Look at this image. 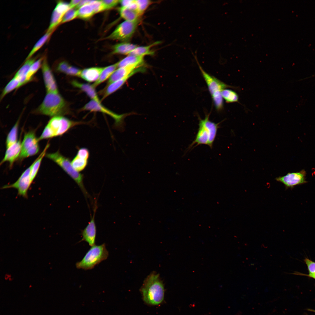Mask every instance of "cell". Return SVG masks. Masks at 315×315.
Masks as SVG:
<instances>
[{"label": "cell", "mask_w": 315, "mask_h": 315, "mask_svg": "<svg viewBox=\"0 0 315 315\" xmlns=\"http://www.w3.org/2000/svg\"><path fill=\"white\" fill-rule=\"evenodd\" d=\"M88 163V160L80 158L76 155L71 162L73 167L79 172L83 170L85 168Z\"/></svg>", "instance_id": "cell-34"}, {"label": "cell", "mask_w": 315, "mask_h": 315, "mask_svg": "<svg viewBox=\"0 0 315 315\" xmlns=\"http://www.w3.org/2000/svg\"><path fill=\"white\" fill-rule=\"evenodd\" d=\"M144 301L151 305L161 303L164 299L163 284L158 274L153 272L145 280L141 289Z\"/></svg>", "instance_id": "cell-1"}, {"label": "cell", "mask_w": 315, "mask_h": 315, "mask_svg": "<svg viewBox=\"0 0 315 315\" xmlns=\"http://www.w3.org/2000/svg\"><path fill=\"white\" fill-rule=\"evenodd\" d=\"M222 98L227 103H232L239 102V96L237 93L233 90L226 88L221 92Z\"/></svg>", "instance_id": "cell-31"}, {"label": "cell", "mask_w": 315, "mask_h": 315, "mask_svg": "<svg viewBox=\"0 0 315 315\" xmlns=\"http://www.w3.org/2000/svg\"><path fill=\"white\" fill-rule=\"evenodd\" d=\"M121 17L125 21H134L140 19L141 16L137 11L121 7L119 9Z\"/></svg>", "instance_id": "cell-24"}, {"label": "cell", "mask_w": 315, "mask_h": 315, "mask_svg": "<svg viewBox=\"0 0 315 315\" xmlns=\"http://www.w3.org/2000/svg\"><path fill=\"white\" fill-rule=\"evenodd\" d=\"M71 84L74 86L78 88L84 92L93 100L101 103V101L99 100L96 92L94 88L92 85L81 83L75 80L71 82Z\"/></svg>", "instance_id": "cell-21"}, {"label": "cell", "mask_w": 315, "mask_h": 315, "mask_svg": "<svg viewBox=\"0 0 315 315\" xmlns=\"http://www.w3.org/2000/svg\"><path fill=\"white\" fill-rule=\"evenodd\" d=\"M70 9L69 4L62 1H58L52 12L47 31H54L58 24L61 23L64 15Z\"/></svg>", "instance_id": "cell-13"}, {"label": "cell", "mask_w": 315, "mask_h": 315, "mask_svg": "<svg viewBox=\"0 0 315 315\" xmlns=\"http://www.w3.org/2000/svg\"><path fill=\"white\" fill-rule=\"evenodd\" d=\"M46 156L59 166L76 183L86 198L90 197L83 183V175L76 171L73 167L71 162L58 151L47 153Z\"/></svg>", "instance_id": "cell-5"}, {"label": "cell", "mask_w": 315, "mask_h": 315, "mask_svg": "<svg viewBox=\"0 0 315 315\" xmlns=\"http://www.w3.org/2000/svg\"><path fill=\"white\" fill-rule=\"evenodd\" d=\"M118 67L117 63L104 68L98 79L92 84L94 88L106 80L110 77Z\"/></svg>", "instance_id": "cell-25"}, {"label": "cell", "mask_w": 315, "mask_h": 315, "mask_svg": "<svg viewBox=\"0 0 315 315\" xmlns=\"http://www.w3.org/2000/svg\"><path fill=\"white\" fill-rule=\"evenodd\" d=\"M137 46L128 42H123L115 45L113 47V54L129 55Z\"/></svg>", "instance_id": "cell-22"}, {"label": "cell", "mask_w": 315, "mask_h": 315, "mask_svg": "<svg viewBox=\"0 0 315 315\" xmlns=\"http://www.w3.org/2000/svg\"><path fill=\"white\" fill-rule=\"evenodd\" d=\"M39 140L35 132L30 131L25 133L21 143V150L19 158L23 159L37 154L39 150Z\"/></svg>", "instance_id": "cell-10"}, {"label": "cell", "mask_w": 315, "mask_h": 315, "mask_svg": "<svg viewBox=\"0 0 315 315\" xmlns=\"http://www.w3.org/2000/svg\"><path fill=\"white\" fill-rule=\"evenodd\" d=\"M91 0H81L78 4L76 7V8H79L82 6L89 4Z\"/></svg>", "instance_id": "cell-43"}, {"label": "cell", "mask_w": 315, "mask_h": 315, "mask_svg": "<svg viewBox=\"0 0 315 315\" xmlns=\"http://www.w3.org/2000/svg\"><path fill=\"white\" fill-rule=\"evenodd\" d=\"M308 310H309L310 311L313 312H315V310H313V309H308Z\"/></svg>", "instance_id": "cell-45"}, {"label": "cell", "mask_w": 315, "mask_h": 315, "mask_svg": "<svg viewBox=\"0 0 315 315\" xmlns=\"http://www.w3.org/2000/svg\"><path fill=\"white\" fill-rule=\"evenodd\" d=\"M19 120L17 121L8 134L6 141V148L15 143L18 141V131Z\"/></svg>", "instance_id": "cell-29"}, {"label": "cell", "mask_w": 315, "mask_h": 315, "mask_svg": "<svg viewBox=\"0 0 315 315\" xmlns=\"http://www.w3.org/2000/svg\"><path fill=\"white\" fill-rule=\"evenodd\" d=\"M66 103L59 93L47 92L43 101L35 110L37 113L52 117L61 115L66 111Z\"/></svg>", "instance_id": "cell-3"}, {"label": "cell", "mask_w": 315, "mask_h": 315, "mask_svg": "<svg viewBox=\"0 0 315 315\" xmlns=\"http://www.w3.org/2000/svg\"><path fill=\"white\" fill-rule=\"evenodd\" d=\"M145 70L143 66L140 67L135 69L127 76L124 78L113 82L108 85L103 92L102 99H104L117 90L120 88L125 82L131 76L137 72H143Z\"/></svg>", "instance_id": "cell-16"}, {"label": "cell", "mask_w": 315, "mask_h": 315, "mask_svg": "<svg viewBox=\"0 0 315 315\" xmlns=\"http://www.w3.org/2000/svg\"><path fill=\"white\" fill-rule=\"evenodd\" d=\"M308 276L315 279V273L312 274H309Z\"/></svg>", "instance_id": "cell-44"}, {"label": "cell", "mask_w": 315, "mask_h": 315, "mask_svg": "<svg viewBox=\"0 0 315 315\" xmlns=\"http://www.w3.org/2000/svg\"><path fill=\"white\" fill-rule=\"evenodd\" d=\"M44 56H42L36 60L31 65L26 76L27 83L30 81L32 79L33 75L41 66Z\"/></svg>", "instance_id": "cell-33"}, {"label": "cell", "mask_w": 315, "mask_h": 315, "mask_svg": "<svg viewBox=\"0 0 315 315\" xmlns=\"http://www.w3.org/2000/svg\"><path fill=\"white\" fill-rule=\"evenodd\" d=\"M192 54L207 85L216 109L218 111H221L223 108V99L221 95L222 91L228 88L237 89L238 88L227 85L206 72L199 63L196 55Z\"/></svg>", "instance_id": "cell-2"}, {"label": "cell", "mask_w": 315, "mask_h": 315, "mask_svg": "<svg viewBox=\"0 0 315 315\" xmlns=\"http://www.w3.org/2000/svg\"><path fill=\"white\" fill-rule=\"evenodd\" d=\"M94 13L93 8L89 4L82 6L78 10V16L82 19H88Z\"/></svg>", "instance_id": "cell-30"}, {"label": "cell", "mask_w": 315, "mask_h": 315, "mask_svg": "<svg viewBox=\"0 0 315 315\" xmlns=\"http://www.w3.org/2000/svg\"><path fill=\"white\" fill-rule=\"evenodd\" d=\"M81 0H72L71 1L69 4L70 8H73L76 7L78 4Z\"/></svg>", "instance_id": "cell-42"}, {"label": "cell", "mask_w": 315, "mask_h": 315, "mask_svg": "<svg viewBox=\"0 0 315 315\" xmlns=\"http://www.w3.org/2000/svg\"><path fill=\"white\" fill-rule=\"evenodd\" d=\"M36 58H31L26 60L23 65L15 75L14 77L18 80L22 85L27 83L26 76L32 64L36 61Z\"/></svg>", "instance_id": "cell-20"}, {"label": "cell", "mask_w": 315, "mask_h": 315, "mask_svg": "<svg viewBox=\"0 0 315 315\" xmlns=\"http://www.w3.org/2000/svg\"><path fill=\"white\" fill-rule=\"evenodd\" d=\"M143 66V65L141 64H134L118 68L110 77L108 85L127 76L135 69Z\"/></svg>", "instance_id": "cell-18"}, {"label": "cell", "mask_w": 315, "mask_h": 315, "mask_svg": "<svg viewBox=\"0 0 315 315\" xmlns=\"http://www.w3.org/2000/svg\"><path fill=\"white\" fill-rule=\"evenodd\" d=\"M84 123L71 120L62 116L53 117L45 127L38 139L39 141L62 135L75 126Z\"/></svg>", "instance_id": "cell-4"}, {"label": "cell", "mask_w": 315, "mask_h": 315, "mask_svg": "<svg viewBox=\"0 0 315 315\" xmlns=\"http://www.w3.org/2000/svg\"><path fill=\"white\" fill-rule=\"evenodd\" d=\"M97 208V204H95L93 216L87 226L81 232L82 238L81 241L86 242L91 246L95 245L97 229L94 218Z\"/></svg>", "instance_id": "cell-15"}, {"label": "cell", "mask_w": 315, "mask_h": 315, "mask_svg": "<svg viewBox=\"0 0 315 315\" xmlns=\"http://www.w3.org/2000/svg\"><path fill=\"white\" fill-rule=\"evenodd\" d=\"M31 165L22 174L14 183L4 186L3 189L13 188L18 190V195L26 198L27 197L28 190L32 183L30 178Z\"/></svg>", "instance_id": "cell-12"}, {"label": "cell", "mask_w": 315, "mask_h": 315, "mask_svg": "<svg viewBox=\"0 0 315 315\" xmlns=\"http://www.w3.org/2000/svg\"><path fill=\"white\" fill-rule=\"evenodd\" d=\"M304 260L307 266L309 274L315 273V262L307 258Z\"/></svg>", "instance_id": "cell-41"}, {"label": "cell", "mask_w": 315, "mask_h": 315, "mask_svg": "<svg viewBox=\"0 0 315 315\" xmlns=\"http://www.w3.org/2000/svg\"><path fill=\"white\" fill-rule=\"evenodd\" d=\"M70 66L66 62L62 61L58 64L56 69L59 72L66 74Z\"/></svg>", "instance_id": "cell-39"}, {"label": "cell", "mask_w": 315, "mask_h": 315, "mask_svg": "<svg viewBox=\"0 0 315 315\" xmlns=\"http://www.w3.org/2000/svg\"><path fill=\"white\" fill-rule=\"evenodd\" d=\"M144 56L129 55L117 62L118 68L134 65H143Z\"/></svg>", "instance_id": "cell-23"}, {"label": "cell", "mask_w": 315, "mask_h": 315, "mask_svg": "<svg viewBox=\"0 0 315 315\" xmlns=\"http://www.w3.org/2000/svg\"><path fill=\"white\" fill-rule=\"evenodd\" d=\"M49 145V144L46 145L42 152L31 165L30 178L32 183L37 175L42 159L46 155V150L48 148Z\"/></svg>", "instance_id": "cell-27"}, {"label": "cell", "mask_w": 315, "mask_h": 315, "mask_svg": "<svg viewBox=\"0 0 315 315\" xmlns=\"http://www.w3.org/2000/svg\"><path fill=\"white\" fill-rule=\"evenodd\" d=\"M93 8L95 13L106 10L102 1L91 0L89 3Z\"/></svg>", "instance_id": "cell-37"}, {"label": "cell", "mask_w": 315, "mask_h": 315, "mask_svg": "<svg viewBox=\"0 0 315 315\" xmlns=\"http://www.w3.org/2000/svg\"><path fill=\"white\" fill-rule=\"evenodd\" d=\"M140 20L134 21H125L120 24L106 38L127 42L132 37L139 24Z\"/></svg>", "instance_id": "cell-7"}, {"label": "cell", "mask_w": 315, "mask_h": 315, "mask_svg": "<svg viewBox=\"0 0 315 315\" xmlns=\"http://www.w3.org/2000/svg\"><path fill=\"white\" fill-rule=\"evenodd\" d=\"M104 68L91 67L81 71L79 77L89 82L96 81L99 77Z\"/></svg>", "instance_id": "cell-19"}, {"label": "cell", "mask_w": 315, "mask_h": 315, "mask_svg": "<svg viewBox=\"0 0 315 315\" xmlns=\"http://www.w3.org/2000/svg\"><path fill=\"white\" fill-rule=\"evenodd\" d=\"M41 67L47 92L58 93L56 81L48 63L46 56H44Z\"/></svg>", "instance_id": "cell-14"}, {"label": "cell", "mask_w": 315, "mask_h": 315, "mask_svg": "<svg viewBox=\"0 0 315 315\" xmlns=\"http://www.w3.org/2000/svg\"><path fill=\"white\" fill-rule=\"evenodd\" d=\"M199 128L196 137L188 147L189 149L200 145H208L209 140L212 137L214 130L213 127L208 121L199 117Z\"/></svg>", "instance_id": "cell-9"}, {"label": "cell", "mask_w": 315, "mask_h": 315, "mask_svg": "<svg viewBox=\"0 0 315 315\" xmlns=\"http://www.w3.org/2000/svg\"><path fill=\"white\" fill-rule=\"evenodd\" d=\"M21 150V143L19 140L6 148L4 156L0 164L8 162L9 163L10 166L12 167L14 162L19 157Z\"/></svg>", "instance_id": "cell-17"}, {"label": "cell", "mask_w": 315, "mask_h": 315, "mask_svg": "<svg viewBox=\"0 0 315 315\" xmlns=\"http://www.w3.org/2000/svg\"><path fill=\"white\" fill-rule=\"evenodd\" d=\"M137 5V11L141 16L147 8L152 3L149 0H136Z\"/></svg>", "instance_id": "cell-35"}, {"label": "cell", "mask_w": 315, "mask_h": 315, "mask_svg": "<svg viewBox=\"0 0 315 315\" xmlns=\"http://www.w3.org/2000/svg\"><path fill=\"white\" fill-rule=\"evenodd\" d=\"M109 253L104 243L99 245L91 246L82 260L77 262L76 267L85 270L93 269L95 265L106 259Z\"/></svg>", "instance_id": "cell-6"}, {"label": "cell", "mask_w": 315, "mask_h": 315, "mask_svg": "<svg viewBox=\"0 0 315 315\" xmlns=\"http://www.w3.org/2000/svg\"><path fill=\"white\" fill-rule=\"evenodd\" d=\"M82 110L98 111L106 114L111 117L115 121V127L121 131L124 130L123 120L127 114H118L107 109L97 102L92 100L86 104Z\"/></svg>", "instance_id": "cell-8"}, {"label": "cell", "mask_w": 315, "mask_h": 315, "mask_svg": "<svg viewBox=\"0 0 315 315\" xmlns=\"http://www.w3.org/2000/svg\"><path fill=\"white\" fill-rule=\"evenodd\" d=\"M159 41L155 42L150 45L144 46H137L129 55L144 56L146 55H152L154 52L151 50L152 47L158 44Z\"/></svg>", "instance_id": "cell-26"}, {"label": "cell", "mask_w": 315, "mask_h": 315, "mask_svg": "<svg viewBox=\"0 0 315 315\" xmlns=\"http://www.w3.org/2000/svg\"><path fill=\"white\" fill-rule=\"evenodd\" d=\"M306 172L304 169L299 172H289L286 175L276 177L277 181L283 183L286 189H292L296 186L304 184L306 180Z\"/></svg>", "instance_id": "cell-11"}, {"label": "cell", "mask_w": 315, "mask_h": 315, "mask_svg": "<svg viewBox=\"0 0 315 315\" xmlns=\"http://www.w3.org/2000/svg\"><path fill=\"white\" fill-rule=\"evenodd\" d=\"M54 31L46 32V33L36 43L27 57L26 60L31 58L32 56L44 45L50 37Z\"/></svg>", "instance_id": "cell-28"}, {"label": "cell", "mask_w": 315, "mask_h": 315, "mask_svg": "<svg viewBox=\"0 0 315 315\" xmlns=\"http://www.w3.org/2000/svg\"><path fill=\"white\" fill-rule=\"evenodd\" d=\"M104 4L106 9H108L113 7L116 6L119 3L120 0H102Z\"/></svg>", "instance_id": "cell-40"}, {"label": "cell", "mask_w": 315, "mask_h": 315, "mask_svg": "<svg viewBox=\"0 0 315 315\" xmlns=\"http://www.w3.org/2000/svg\"><path fill=\"white\" fill-rule=\"evenodd\" d=\"M21 86L22 85L20 81L14 77L3 89L1 96V100L7 94Z\"/></svg>", "instance_id": "cell-32"}, {"label": "cell", "mask_w": 315, "mask_h": 315, "mask_svg": "<svg viewBox=\"0 0 315 315\" xmlns=\"http://www.w3.org/2000/svg\"><path fill=\"white\" fill-rule=\"evenodd\" d=\"M78 16V10L70 8L65 13L63 17L61 23L70 21Z\"/></svg>", "instance_id": "cell-36"}, {"label": "cell", "mask_w": 315, "mask_h": 315, "mask_svg": "<svg viewBox=\"0 0 315 315\" xmlns=\"http://www.w3.org/2000/svg\"><path fill=\"white\" fill-rule=\"evenodd\" d=\"M76 155L80 158L88 160L89 156L88 150L85 148H82L78 150Z\"/></svg>", "instance_id": "cell-38"}]
</instances>
